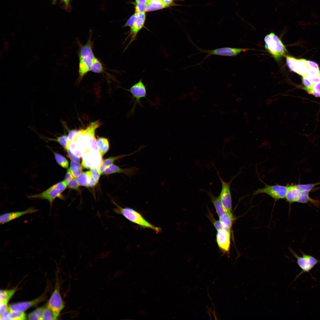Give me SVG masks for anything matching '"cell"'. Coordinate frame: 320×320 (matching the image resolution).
Instances as JSON below:
<instances>
[{
    "label": "cell",
    "mask_w": 320,
    "mask_h": 320,
    "mask_svg": "<svg viewBox=\"0 0 320 320\" xmlns=\"http://www.w3.org/2000/svg\"><path fill=\"white\" fill-rule=\"evenodd\" d=\"M93 42L90 34L87 42L81 47L79 52L78 81L80 82L84 77L90 71L92 64L95 57L93 51Z\"/></svg>",
    "instance_id": "1"
},
{
    "label": "cell",
    "mask_w": 320,
    "mask_h": 320,
    "mask_svg": "<svg viewBox=\"0 0 320 320\" xmlns=\"http://www.w3.org/2000/svg\"><path fill=\"white\" fill-rule=\"evenodd\" d=\"M113 203L116 207L113 210L116 213L122 215L128 220L144 228L152 229L158 233L161 229L153 225L147 220L139 212L129 207H122L115 201Z\"/></svg>",
    "instance_id": "2"
},
{
    "label": "cell",
    "mask_w": 320,
    "mask_h": 320,
    "mask_svg": "<svg viewBox=\"0 0 320 320\" xmlns=\"http://www.w3.org/2000/svg\"><path fill=\"white\" fill-rule=\"evenodd\" d=\"M265 47L276 61L285 56L287 50L279 38L274 33L266 35L264 38Z\"/></svg>",
    "instance_id": "3"
},
{
    "label": "cell",
    "mask_w": 320,
    "mask_h": 320,
    "mask_svg": "<svg viewBox=\"0 0 320 320\" xmlns=\"http://www.w3.org/2000/svg\"><path fill=\"white\" fill-rule=\"evenodd\" d=\"M67 185L65 181H60L52 186L42 192L31 195L28 198L33 199H42L47 200L51 207L55 199L57 198L62 199V193L66 189Z\"/></svg>",
    "instance_id": "4"
},
{
    "label": "cell",
    "mask_w": 320,
    "mask_h": 320,
    "mask_svg": "<svg viewBox=\"0 0 320 320\" xmlns=\"http://www.w3.org/2000/svg\"><path fill=\"white\" fill-rule=\"evenodd\" d=\"M125 89L130 93L132 95L131 102H134L132 107L129 113V115L131 116L135 112V109L137 104H139L141 106H143L141 102V100L142 98H145L148 100L147 97V89L146 86L140 79L129 89Z\"/></svg>",
    "instance_id": "5"
},
{
    "label": "cell",
    "mask_w": 320,
    "mask_h": 320,
    "mask_svg": "<svg viewBox=\"0 0 320 320\" xmlns=\"http://www.w3.org/2000/svg\"><path fill=\"white\" fill-rule=\"evenodd\" d=\"M290 251L296 259L297 264L302 270L297 276L295 280L302 274L309 273L320 262V260L311 255L303 252L302 253V256L300 257L292 249Z\"/></svg>",
    "instance_id": "6"
},
{
    "label": "cell",
    "mask_w": 320,
    "mask_h": 320,
    "mask_svg": "<svg viewBox=\"0 0 320 320\" xmlns=\"http://www.w3.org/2000/svg\"><path fill=\"white\" fill-rule=\"evenodd\" d=\"M265 185L264 187L258 188L255 191L253 194L265 193L270 196L276 201L285 198L287 191V185Z\"/></svg>",
    "instance_id": "7"
},
{
    "label": "cell",
    "mask_w": 320,
    "mask_h": 320,
    "mask_svg": "<svg viewBox=\"0 0 320 320\" xmlns=\"http://www.w3.org/2000/svg\"><path fill=\"white\" fill-rule=\"evenodd\" d=\"M216 171L222 185L221 190L218 197L226 211L232 212V203L230 185L231 182L235 177H233L229 182H226L222 178L218 172L217 170Z\"/></svg>",
    "instance_id": "8"
},
{
    "label": "cell",
    "mask_w": 320,
    "mask_h": 320,
    "mask_svg": "<svg viewBox=\"0 0 320 320\" xmlns=\"http://www.w3.org/2000/svg\"><path fill=\"white\" fill-rule=\"evenodd\" d=\"M199 52L198 53H206V56L200 63L210 56L218 55L223 56H235L239 54L242 51H245L247 49L236 48L228 47H222L212 50H205L197 48Z\"/></svg>",
    "instance_id": "9"
},
{
    "label": "cell",
    "mask_w": 320,
    "mask_h": 320,
    "mask_svg": "<svg viewBox=\"0 0 320 320\" xmlns=\"http://www.w3.org/2000/svg\"><path fill=\"white\" fill-rule=\"evenodd\" d=\"M135 18L134 22L132 26L130 28V30L124 40V42L129 37H130V39L124 51H125L134 41L137 40L138 33L144 26L145 20V13H135Z\"/></svg>",
    "instance_id": "10"
},
{
    "label": "cell",
    "mask_w": 320,
    "mask_h": 320,
    "mask_svg": "<svg viewBox=\"0 0 320 320\" xmlns=\"http://www.w3.org/2000/svg\"><path fill=\"white\" fill-rule=\"evenodd\" d=\"M47 305L52 311L55 320H57L60 312L64 307L58 284H56Z\"/></svg>",
    "instance_id": "11"
},
{
    "label": "cell",
    "mask_w": 320,
    "mask_h": 320,
    "mask_svg": "<svg viewBox=\"0 0 320 320\" xmlns=\"http://www.w3.org/2000/svg\"><path fill=\"white\" fill-rule=\"evenodd\" d=\"M217 245L223 254L229 255L231 244V232L224 229L217 231L216 235Z\"/></svg>",
    "instance_id": "12"
},
{
    "label": "cell",
    "mask_w": 320,
    "mask_h": 320,
    "mask_svg": "<svg viewBox=\"0 0 320 320\" xmlns=\"http://www.w3.org/2000/svg\"><path fill=\"white\" fill-rule=\"evenodd\" d=\"M103 160L100 152H90L87 151L82 156V165L85 168L97 167Z\"/></svg>",
    "instance_id": "13"
},
{
    "label": "cell",
    "mask_w": 320,
    "mask_h": 320,
    "mask_svg": "<svg viewBox=\"0 0 320 320\" xmlns=\"http://www.w3.org/2000/svg\"><path fill=\"white\" fill-rule=\"evenodd\" d=\"M46 295L45 293L43 294L38 298L31 301L11 304L8 307V309L9 310L19 311L24 312L29 308L35 306L44 301L46 298Z\"/></svg>",
    "instance_id": "14"
},
{
    "label": "cell",
    "mask_w": 320,
    "mask_h": 320,
    "mask_svg": "<svg viewBox=\"0 0 320 320\" xmlns=\"http://www.w3.org/2000/svg\"><path fill=\"white\" fill-rule=\"evenodd\" d=\"M38 211L36 209L31 207L23 211L4 213L0 216V223L3 224L25 215L35 213Z\"/></svg>",
    "instance_id": "15"
},
{
    "label": "cell",
    "mask_w": 320,
    "mask_h": 320,
    "mask_svg": "<svg viewBox=\"0 0 320 320\" xmlns=\"http://www.w3.org/2000/svg\"><path fill=\"white\" fill-rule=\"evenodd\" d=\"M138 169L135 167H132L126 169H122L114 164H112L106 168L103 172V175H109L115 173H122L131 177L135 175Z\"/></svg>",
    "instance_id": "16"
},
{
    "label": "cell",
    "mask_w": 320,
    "mask_h": 320,
    "mask_svg": "<svg viewBox=\"0 0 320 320\" xmlns=\"http://www.w3.org/2000/svg\"><path fill=\"white\" fill-rule=\"evenodd\" d=\"M287 192L285 198L287 201L290 203L297 202L301 197L302 192L296 185H287Z\"/></svg>",
    "instance_id": "17"
},
{
    "label": "cell",
    "mask_w": 320,
    "mask_h": 320,
    "mask_svg": "<svg viewBox=\"0 0 320 320\" xmlns=\"http://www.w3.org/2000/svg\"><path fill=\"white\" fill-rule=\"evenodd\" d=\"M144 147V146L142 145L135 151L129 154L120 155L114 157H111L104 160H103L101 164L97 167L99 172L101 174H102L103 172L106 168L111 164H113V162L116 160L134 154L136 153L139 151Z\"/></svg>",
    "instance_id": "18"
},
{
    "label": "cell",
    "mask_w": 320,
    "mask_h": 320,
    "mask_svg": "<svg viewBox=\"0 0 320 320\" xmlns=\"http://www.w3.org/2000/svg\"><path fill=\"white\" fill-rule=\"evenodd\" d=\"M206 191L210 197L211 202L213 204L219 217L223 215L226 211L224 208L219 197L215 196L210 190L209 191Z\"/></svg>",
    "instance_id": "19"
},
{
    "label": "cell",
    "mask_w": 320,
    "mask_h": 320,
    "mask_svg": "<svg viewBox=\"0 0 320 320\" xmlns=\"http://www.w3.org/2000/svg\"><path fill=\"white\" fill-rule=\"evenodd\" d=\"M235 217L232 212H226L223 215L219 217V220L224 228V229L231 232Z\"/></svg>",
    "instance_id": "20"
},
{
    "label": "cell",
    "mask_w": 320,
    "mask_h": 320,
    "mask_svg": "<svg viewBox=\"0 0 320 320\" xmlns=\"http://www.w3.org/2000/svg\"><path fill=\"white\" fill-rule=\"evenodd\" d=\"M75 178L79 186L87 187H89L93 179L90 171L83 172L79 176Z\"/></svg>",
    "instance_id": "21"
},
{
    "label": "cell",
    "mask_w": 320,
    "mask_h": 320,
    "mask_svg": "<svg viewBox=\"0 0 320 320\" xmlns=\"http://www.w3.org/2000/svg\"><path fill=\"white\" fill-rule=\"evenodd\" d=\"M167 7L162 0H150L147 4L146 12H150Z\"/></svg>",
    "instance_id": "22"
},
{
    "label": "cell",
    "mask_w": 320,
    "mask_h": 320,
    "mask_svg": "<svg viewBox=\"0 0 320 320\" xmlns=\"http://www.w3.org/2000/svg\"><path fill=\"white\" fill-rule=\"evenodd\" d=\"M96 141L100 153L102 156L109 149V142L107 138L103 137H98Z\"/></svg>",
    "instance_id": "23"
},
{
    "label": "cell",
    "mask_w": 320,
    "mask_h": 320,
    "mask_svg": "<svg viewBox=\"0 0 320 320\" xmlns=\"http://www.w3.org/2000/svg\"><path fill=\"white\" fill-rule=\"evenodd\" d=\"M16 290V288L9 290H1L0 302L8 303V302L14 294Z\"/></svg>",
    "instance_id": "24"
},
{
    "label": "cell",
    "mask_w": 320,
    "mask_h": 320,
    "mask_svg": "<svg viewBox=\"0 0 320 320\" xmlns=\"http://www.w3.org/2000/svg\"><path fill=\"white\" fill-rule=\"evenodd\" d=\"M287 66L292 71L296 73L299 64V59L287 55L286 57Z\"/></svg>",
    "instance_id": "25"
},
{
    "label": "cell",
    "mask_w": 320,
    "mask_h": 320,
    "mask_svg": "<svg viewBox=\"0 0 320 320\" xmlns=\"http://www.w3.org/2000/svg\"><path fill=\"white\" fill-rule=\"evenodd\" d=\"M70 171L74 178L79 176L82 173V167L79 162L71 160L70 168Z\"/></svg>",
    "instance_id": "26"
},
{
    "label": "cell",
    "mask_w": 320,
    "mask_h": 320,
    "mask_svg": "<svg viewBox=\"0 0 320 320\" xmlns=\"http://www.w3.org/2000/svg\"><path fill=\"white\" fill-rule=\"evenodd\" d=\"M104 70V68L101 62L95 57L92 64L90 71L97 73H102Z\"/></svg>",
    "instance_id": "27"
},
{
    "label": "cell",
    "mask_w": 320,
    "mask_h": 320,
    "mask_svg": "<svg viewBox=\"0 0 320 320\" xmlns=\"http://www.w3.org/2000/svg\"><path fill=\"white\" fill-rule=\"evenodd\" d=\"M45 305L38 308L30 313L28 316L29 320H43V311Z\"/></svg>",
    "instance_id": "28"
},
{
    "label": "cell",
    "mask_w": 320,
    "mask_h": 320,
    "mask_svg": "<svg viewBox=\"0 0 320 320\" xmlns=\"http://www.w3.org/2000/svg\"><path fill=\"white\" fill-rule=\"evenodd\" d=\"M308 67L307 60L304 59H299V64L296 73L302 76L307 73Z\"/></svg>",
    "instance_id": "29"
},
{
    "label": "cell",
    "mask_w": 320,
    "mask_h": 320,
    "mask_svg": "<svg viewBox=\"0 0 320 320\" xmlns=\"http://www.w3.org/2000/svg\"><path fill=\"white\" fill-rule=\"evenodd\" d=\"M55 159L58 164L62 167L66 169L68 167V160L63 156L56 152H54Z\"/></svg>",
    "instance_id": "30"
},
{
    "label": "cell",
    "mask_w": 320,
    "mask_h": 320,
    "mask_svg": "<svg viewBox=\"0 0 320 320\" xmlns=\"http://www.w3.org/2000/svg\"><path fill=\"white\" fill-rule=\"evenodd\" d=\"M51 140L58 143L62 147L66 150L68 149V139L67 135L63 134L61 135L57 136L55 139Z\"/></svg>",
    "instance_id": "31"
},
{
    "label": "cell",
    "mask_w": 320,
    "mask_h": 320,
    "mask_svg": "<svg viewBox=\"0 0 320 320\" xmlns=\"http://www.w3.org/2000/svg\"><path fill=\"white\" fill-rule=\"evenodd\" d=\"M9 310L10 311L12 320H22L26 319V315L24 311H11Z\"/></svg>",
    "instance_id": "32"
},
{
    "label": "cell",
    "mask_w": 320,
    "mask_h": 320,
    "mask_svg": "<svg viewBox=\"0 0 320 320\" xmlns=\"http://www.w3.org/2000/svg\"><path fill=\"white\" fill-rule=\"evenodd\" d=\"M320 184V182L308 184H298L296 185L297 187L302 192L308 191L310 192L315 186Z\"/></svg>",
    "instance_id": "33"
},
{
    "label": "cell",
    "mask_w": 320,
    "mask_h": 320,
    "mask_svg": "<svg viewBox=\"0 0 320 320\" xmlns=\"http://www.w3.org/2000/svg\"><path fill=\"white\" fill-rule=\"evenodd\" d=\"M302 192V195L297 202L305 203H307L309 201L312 202L313 203L316 202L315 200L311 199L309 197V192L306 191H303Z\"/></svg>",
    "instance_id": "34"
},
{
    "label": "cell",
    "mask_w": 320,
    "mask_h": 320,
    "mask_svg": "<svg viewBox=\"0 0 320 320\" xmlns=\"http://www.w3.org/2000/svg\"><path fill=\"white\" fill-rule=\"evenodd\" d=\"M43 320H55L52 311L47 306V304L45 305L44 309Z\"/></svg>",
    "instance_id": "35"
},
{
    "label": "cell",
    "mask_w": 320,
    "mask_h": 320,
    "mask_svg": "<svg viewBox=\"0 0 320 320\" xmlns=\"http://www.w3.org/2000/svg\"><path fill=\"white\" fill-rule=\"evenodd\" d=\"M304 76L313 84L320 82V75H312L307 73Z\"/></svg>",
    "instance_id": "36"
},
{
    "label": "cell",
    "mask_w": 320,
    "mask_h": 320,
    "mask_svg": "<svg viewBox=\"0 0 320 320\" xmlns=\"http://www.w3.org/2000/svg\"><path fill=\"white\" fill-rule=\"evenodd\" d=\"M147 4L142 2H136L135 13H142L146 12Z\"/></svg>",
    "instance_id": "37"
},
{
    "label": "cell",
    "mask_w": 320,
    "mask_h": 320,
    "mask_svg": "<svg viewBox=\"0 0 320 320\" xmlns=\"http://www.w3.org/2000/svg\"><path fill=\"white\" fill-rule=\"evenodd\" d=\"M66 183L69 188L75 190L78 189L79 185L74 177L71 178Z\"/></svg>",
    "instance_id": "38"
},
{
    "label": "cell",
    "mask_w": 320,
    "mask_h": 320,
    "mask_svg": "<svg viewBox=\"0 0 320 320\" xmlns=\"http://www.w3.org/2000/svg\"><path fill=\"white\" fill-rule=\"evenodd\" d=\"M90 171L93 178L97 182H98L100 175L97 167L92 168L90 169Z\"/></svg>",
    "instance_id": "39"
},
{
    "label": "cell",
    "mask_w": 320,
    "mask_h": 320,
    "mask_svg": "<svg viewBox=\"0 0 320 320\" xmlns=\"http://www.w3.org/2000/svg\"><path fill=\"white\" fill-rule=\"evenodd\" d=\"M79 130L76 129L68 130V132L67 135L68 144L73 141L76 134Z\"/></svg>",
    "instance_id": "40"
},
{
    "label": "cell",
    "mask_w": 320,
    "mask_h": 320,
    "mask_svg": "<svg viewBox=\"0 0 320 320\" xmlns=\"http://www.w3.org/2000/svg\"><path fill=\"white\" fill-rule=\"evenodd\" d=\"M210 218L214 227L217 231L224 229V227L219 220H215L211 216Z\"/></svg>",
    "instance_id": "41"
},
{
    "label": "cell",
    "mask_w": 320,
    "mask_h": 320,
    "mask_svg": "<svg viewBox=\"0 0 320 320\" xmlns=\"http://www.w3.org/2000/svg\"><path fill=\"white\" fill-rule=\"evenodd\" d=\"M66 151L68 156L71 160L78 162H80V158L75 156L69 149H68Z\"/></svg>",
    "instance_id": "42"
},
{
    "label": "cell",
    "mask_w": 320,
    "mask_h": 320,
    "mask_svg": "<svg viewBox=\"0 0 320 320\" xmlns=\"http://www.w3.org/2000/svg\"><path fill=\"white\" fill-rule=\"evenodd\" d=\"M0 315L1 320H12L10 311L8 308L5 312Z\"/></svg>",
    "instance_id": "43"
},
{
    "label": "cell",
    "mask_w": 320,
    "mask_h": 320,
    "mask_svg": "<svg viewBox=\"0 0 320 320\" xmlns=\"http://www.w3.org/2000/svg\"><path fill=\"white\" fill-rule=\"evenodd\" d=\"M307 64L308 68L320 70L318 65L315 62L311 60H307Z\"/></svg>",
    "instance_id": "44"
},
{
    "label": "cell",
    "mask_w": 320,
    "mask_h": 320,
    "mask_svg": "<svg viewBox=\"0 0 320 320\" xmlns=\"http://www.w3.org/2000/svg\"><path fill=\"white\" fill-rule=\"evenodd\" d=\"M135 18V15L134 14L131 16L130 18L127 20L124 25V27H126L127 26H129L130 27V28L133 25Z\"/></svg>",
    "instance_id": "45"
},
{
    "label": "cell",
    "mask_w": 320,
    "mask_h": 320,
    "mask_svg": "<svg viewBox=\"0 0 320 320\" xmlns=\"http://www.w3.org/2000/svg\"><path fill=\"white\" fill-rule=\"evenodd\" d=\"M302 81L303 84L305 86V87L308 88H311L313 84L304 76H303Z\"/></svg>",
    "instance_id": "46"
},
{
    "label": "cell",
    "mask_w": 320,
    "mask_h": 320,
    "mask_svg": "<svg viewBox=\"0 0 320 320\" xmlns=\"http://www.w3.org/2000/svg\"><path fill=\"white\" fill-rule=\"evenodd\" d=\"M8 308L7 303L0 302V315L5 312Z\"/></svg>",
    "instance_id": "47"
},
{
    "label": "cell",
    "mask_w": 320,
    "mask_h": 320,
    "mask_svg": "<svg viewBox=\"0 0 320 320\" xmlns=\"http://www.w3.org/2000/svg\"><path fill=\"white\" fill-rule=\"evenodd\" d=\"M307 73L312 75H320V71L313 68H308Z\"/></svg>",
    "instance_id": "48"
},
{
    "label": "cell",
    "mask_w": 320,
    "mask_h": 320,
    "mask_svg": "<svg viewBox=\"0 0 320 320\" xmlns=\"http://www.w3.org/2000/svg\"><path fill=\"white\" fill-rule=\"evenodd\" d=\"M303 88L308 93H310L316 97H320V93L314 91L311 89V88H308L305 87H304Z\"/></svg>",
    "instance_id": "49"
},
{
    "label": "cell",
    "mask_w": 320,
    "mask_h": 320,
    "mask_svg": "<svg viewBox=\"0 0 320 320\" xmlns=\"http://www.w3.org/2000/svg\"><path fill=\"white\" fill-rule=\"evenodd\" d=\"M311 89L316 92L320 93V82L313 84Z\"/></svg>",
    "instance_id": "50"
},
{
    "label": "cell",
    "mask_w": 320,
    "mask_h": 320,
    "mask_svg": "<svg viewBox=\"0 0 320 320\" xmlns=\"http://www.w3.org/2000/svg\"><path fill=\"white\" fill-rule=\"evenodd\" d=\"M164 4L168 7L172 3L173 0H162Z\"/></svg>",
    "instance_id": "51"
},
{
    "label": "cell",
    "mask_w": 320,
    "mask_h": 320,
    "mask_svg": "<svg viewBox=\"0 0 320 320\" xmlns=\"http://www.w3.org/2000/svg\"><path fill=\"white\" fill-rule=\"evenodd\" d=\"M136 2H142L147 4L148 2V0H135Z\"/></svg>",
    "instance_id": "52"
},
{
    "label": "cell",
    "mask_w": 320,
    "mask_h": 320,
    "mask_svg": "<svg viewBox=\"0 0 320 320\" xmlns=\"http://www.w3.org/2000/svg\"><path fill=\"white\" fill-rule=\"evenodd\" d=\"M65 2L66 6H67L69 3V0H61Z\"/></svg>",
    "instance_id": "53"
},
{
    "label": "cell",
    "mask_w": 320,
    "mask_h": 320,
    "mask_svg": "<svg viewBox=\"0 0 320 320\" xmlns=\"http://www.w3.org/2000/svg\"><path fill=\"white\" fill-rule=\"evenodd\" d=\"M148 0V1H149V0Z\"/></svg>",
    "instance_id": "54"
}]
</instances>
